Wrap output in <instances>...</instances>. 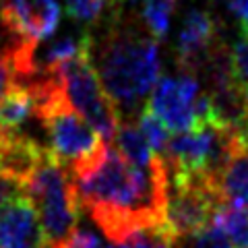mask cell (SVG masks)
Listing matches in <instances>:
<instances>
[{
    "label": "cell",
    "mask_w": 248,
    "mask_h": 248,
    "mask_svg": "<svg viewBox=\"0 0 248 248\" xmlns=\"http://www.w3.org/2000/svg\"><path fill=\"white\" fill-rule=\"evenodd\" d=\"M79 205L114 244L139 230L161 226L168 199V166L137 168L116 147L71 172Z\"/></svg>",
    "instance_id": "6da1fadb"
},
{
    "label": "cell",
    "mask_w": 248,
    "mask_h": 248,
    "mask_svg": "<svg viewBox=\"0 0 248 248\" xmlns=\"http://www.w3.org/2000/svg\"><path fill=\"white\" fill-rule=\"evenodd\" d=\"M97 73L116 106L135 110L159 81L157 40L137 31H114L102 50Z\"/></svg>",
    "instance_id": "7a4b0ae2"
},
{
    "label": "cell",
    "mask_w": 248,
    "mask_h": 248,
    "mask_svg": "<svg viewBox=\"0 0 248 248\" xmlns=\"http://www.w3.org/2000/svg\"><path fill=\"white\" fill-rule=\"evenodd\" d=\"M23 188L35 203L42 226L52 244L64 240L77 228L81 205L73 176L52 153Z\"/></svg>",
    "instance_id": "3957f363"
},
{
    "label": "cell",
    "mask_w": 248,
    "mask_h": 248,
    "mask_svg": "<svg viewBox=\"0 0 248 248\" xmlns=\"http://www.w3.org/2000/svg\"><path fill=\"white\" fill-rule=\"evenodd\" d=\"M50 77H54L60 83L66 99L71 102L75 110L106 141H110V139L114 141V137L122 124L120 108L108 95L102 77L95 71V66L91 64V52L58 66L54 73H50Z\"/></svg>",
    "instance_id": "277c9868"
},
{
    "label": "cell",
    "mask_w": 248,
    "mask_h": 248,
    "mask_svg": "<svg viewBox=\"0 0 248 248\" xmlns=\"http://www.w3.org/2000/svg\"><path fill=\"white\" fill-rule=\"evenodd\" d=\"M221 203L217 184L211 178L168 172L164 228L184 242L211 226Z\"/></svg>",
    "instance_id": "5b68a950"
},
{
    "label": "cell",
    "mask_w": 248,
    "mask_h": 248,
    "mask_svg": "<svg viewBox=\"0 0 248 248\" xmlns=\"http://www.w3.org/2000/svg\"><path fill=\"white\" fill-rule=\"evenodd\" d=\"M201 87L195 75L164 77L153 87L149 108L174 133H186L197 124V106Z\"/></svg>",
    "instance_id": "8992f818"
},
{
    "label": "cell",
    "mask_w": 248,
    "mask_h": 248,
    "mask_svg": "<svg viewBox=\"0 0 248 248\" xmlns=\"http://www.w3.org/2000/svg\"><path fill=\"white\" fill-rule=\"evenodd\" d=\"M2 25L17 37L15 42L37 46L56 31L60 23L58 0H2Z\"/></svg>",
    "instance_id": "52a82bcc"
},
{
    "label": "cell",
    "mask_w": 248,
    "mask_h": 248,
    "mask_svg": "<svg viewBox=\"0 0 248 248\" xmlns=\"http://www.w3.org/2000/svg\"><path fill=\"white\" fill-rule=\"evenodd\" d=\"M50 244L37 207L27 195L0 209V248H48Z\"/></svg>",
    "instance_id": "ba28073f"
},
{
    "label": "cell",
    "mask_w": 248,
    "mask_h": 248,
    "mask_svg": "<svg viewBox=\"0 0 248 248\" xmlns=\"http://www.w3.org/2000/svg\"><path fill=\"white\" fill-rule=\"evenodd\" d=\"M50 155L35 139L17 130H0V176L25 186Z\"/></svg>",
    "instance_id": "9c48e42d"
},
{
    "label": "cell",
    "mask_w": 248,
    "mask_h": 248,
    "mask_svg": "<svg viewBox=\"0 0 248 248\" xmlns=\"http://www.w3.org/2000/svg\"><path fill=\"white\" fill-rule=\"evenodd\" d=\"M215 21L205 11H188L178 35V62L184 73H195L215 54Z\"/></svg>",
    "instance_id": "30bf717a"
},
{
    "label": "cell",
    "mask_w": 248,
    "mask_h": 248,
    "mask_svg": "<svg viewBox=\"0 0 248 248\" xmlns=\"http://www.w3.org/2000/svg\"><path fill=\"white\" fill-rule=\"evenodd\" d=\"M37 108V95L31 83L17 81L0 97V130H17Z\"/></svg>",
    "instance_id": "8fae6325"
},
{
    "label": "cell",
    "mask_w": 248,
    "mask_h": 248,
    "mask_svg": "<svg viewBox=\"0 0 248 248\" xmlns=\"http://www.w3.org/2000/svg\"><path fill=\"white\" fill-rule=\"evenodd\" d=\"M114 141H116V149H118L130 164H135L137 168L151 170L164 159V157H159V155L153 153L151 145L147 143L145 135L141 133V128L135 126V124H130V122L120 124Z\"/></svg>",
    "instance_id": "7c38bea8"
},
{
    "label": "cell",
    "mask_w": 248,
    "mask_h": 248,
    "mask_svg": "<svg viewBox=\"0 0 248 248\" xmlns=\"http://www.w3.org/2000/svg\"><path fill=\"white\" fill-rule=\"evenodd\" d=\"M213 226L236 248H248V207L221 203L213 215Z\"/></svg>",
    "instance_id": "4fadbf2b"
},
{
    "label": "cell",
    "mask_w": 248,
    "mask_h": 248,
    "mask_svg": "<svg viewBox=\"0 0 248 248\" xmlns=\"http://www.w3.org/2000/svg\"><path fill=\"white\" fill-rule=\"evenodd\" d=\"M178 6V0H143V21L151 37L161 42L170 31V21Z\"/></svg>",
    "instance_id": "5bb4252c"
},
{
    "label": "cell",
    "mask_w": 248,
    "mask_h": 248,
    "mask_svg": "<svg viewBox=\"0 0 248 248\" xmlns=\"http://www.w3.org/2000/svg\"><path fill=\"white\" fill-rule=\"evenodd\" d=\"M139 128H141V133L145 135L147 143L151 145L153 153L159 155V157H164L172 137L168 133L170 128L159 120V116L155 114L149 106H145L141 110V116H139Z\"/></svg>",
    "instance_id": "9a60e30c"
},
{
    "label": "cell",
    "mask_w": 248,
    "mask_h": 248,
    "mask_svg": "<svg viewBox=\"0 0 248 248\" xmlns=\"http://www.w3.org/2000/svg\"><path fill=\"white\" fill-rule=\"evenodd\" d=\"M128 248H182V242L161 226L145 228L135 232L128 240Z\"/></svg>",
    "instance_id": "2e32d148"
},
{
    "label": "cell",
    "mask_w": 248,
    "mask_h": 248,
    "mask_svg": "<svg viewBox=\"0 0 248 248\" xmlns=\"http://www.w3.org/2000/svg\"><path fill=\"white\" fill-rule=\"evenodd\" d=\"M230 73L236 87L248 99V35H240L230 52Z\"/></svg>",
    "instance_id": "e0dca14e"
},
{
    "label": "cell",
    "mask_w": 248,
    "mask_h": 248,
    "mask_svg": "<svg viewBox=\"0 0 248 248\" xmlns=\"http://www.w3.org/2000/svg\"><path fill=\"white\" fill-rule=\"evenodd\" d=\"M110 2L114 0H66V9L75 21L89 23L95 21Z\"/></svg>",
    "instance_id": "ac0fdd59"
},
{
    "label": "cell",
    "mask_w": 248,
    "mask_h": 248,
    "mask_svg": "<svg viewBox=\"0 0 248 248\" xmlns=\"http://www.w3.org/2000/svg\"><path fill=\"white\" fill-rule=\"evenodd\" d=\"M186 248H232V242L211 223L203 232H199L197 236L188 238Z\"/></svg>",
    "instance_id": "d6986e66"
},
{
    "label": "cell",
    "mask_w": 248,
    "mask_h": 248,
    "mask_svg": "<svg viewBox=\"0 0 248 248\" xmlns=\"http://www.w3.org/2000/svg\"><path fill=\"white\" fill-rule=\"evenodd\" d=\"M52 248H106V246H104L102 240L97 238V234H93L89 230L75 228L64 240L56 242Z\"/></svg>",
    "instance_id": "ffe728a7"
},
{
    "label": "cell",
    "mask_w": 248,
    "mask_h": 248,
    "mask_svg": "<svg viewBox=\"0 0 248 248\" xmlns=\"http://www.w3.org/2000/svg\"><path fill=\"white\" fill-rule=\"evenodd\" d=\"M17 81L19 79H17V71H15L13 52H11V44H9L6 48H0V97Z\"/></svg>",
    "instance_id": "44dd1931"
},
{
    "label": "cell",
    "mask_w": 248,
    "mask_h": 248,
    "mask_svg": "<svg viewBox=\"0 0 248 248\" xmlns=\"http://www.w3.org/2000/svg\"><path fill=\"white\" fill-rule=\"evenodd\" d=\"M228 9L240 23L242 33L248 35V0H228Z\"/></svg>",
    "instance_id": "7402d4cb"
},
{
    "label": "cell",
    "mask_w": 248,
    "mask_h": 248,
    "mask_svg": "<svg viewBox=\"0 0 248 248\" xmlns=\"http://www.w3.org/2000/svg\"><path fill=\"white\" fill-rule=\"evenodd\" d=\"M240 205H244V207H248V192H246V195H244V199H242V203H240Z\"/></svg>",
    "instance_id": "603a6c76"
},
{
    "label": "cell",
    "mask_w": 248,
    "mask_h": 248,
    "mask_svg": "<svg viewBox=\"0 0 248 248\" xmlns=\"http://www.w3.org/2000/svg\"><path fill=\"white\" fill-rule=\"evenodd\" d=\"M110 248H124V246H120V244H112Z\"/></svg>",
    "instance_id": "cb8c5ba5"
}]
</instances>
